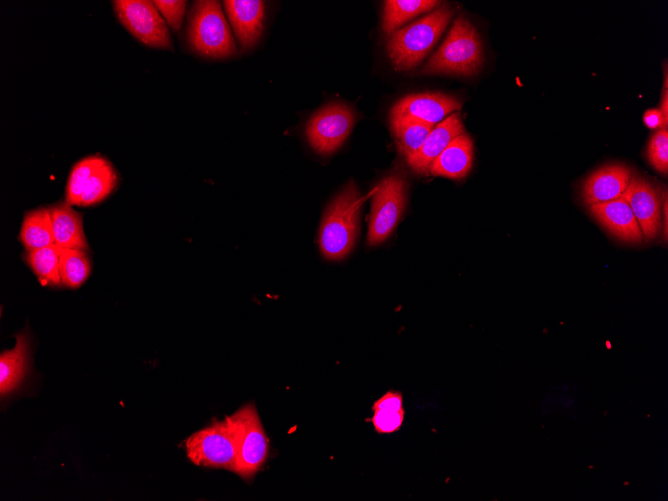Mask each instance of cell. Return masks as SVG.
<instances>
[{"mask_svg": "<svg viewBox=\"0 0 668 501\" xmlns=\"http://www.w3.org/2000/svg\"><path fill=\"white\" fill-rule=\"evenodd\" d=\"M62 248L58 245L26 250L25 261L37 276L41 284L46 286H61L60 256Z\"/></svg>", "mask_w": 668, "mask_h": 501, "instance_id": "obj_22", "label": "cell"}, {"mask_svg": "<svg viewBox=\"0 0 668 501\" xmlns=\"http://www.w3.org/2000/svg\"><path fill=\"white\" fill-rule=\"evenodd\" d=\"M157 10L167 22V24L175 31H179L186 10V1H169V0H157L153 1Z\"/></svg>", "mask_w": 668, "mask_h": 501, "instance_id": "obj_27", "label": "cell"}, {"mask_svg": "<svg viewBox=\"0 0 668 501\" xmlns=\"http://www.w3.org/2000/svg\"><path fill=\"white\" fill-rule=\"evenodd\" d=\"M628 202L643 234L650 241L657 237L662 225V193L645 178L632 175L622 195Z\"/></svg>", "mask_w": 668, "mask_h": 501, "instance_id": "obj_11", "label": "cell"}, {"mask_svg": "<svg viewBox=\"0 0 668 501\" xmlns=\"http://www.w3.org/2000/svg\"><path fill=\"white\" fill-rule=\"evenodd\" d=\"M661 112L668 119V94H667V76L665 75V89L663 91V98L661 99L660 108Z\"/></svg>", "mask_w": 668, "mask_h": 501, "instance_id": "obj_30", "label": "cell"}, {"mask_svg": "<svg viewBox=\"0 0 668 501\" xmlns=\"http://www.w3.org/2000/svg\"><path fill=\"white\" fill-rule=\"evenodd\" d=\"M403 408V393L397 389L387 390L372 405V411L377 409L400 410Z\"/></svg>", "mask_w": 668, "mask_h": 501, "instance_id": "obj_28", "label": "cell"}, {"mask_svg": "<svg viewBox=\"0 0 668 501\" xmlns=\"http://www.w3.org/2000/svg\"><path fill=\"white\" fill-rule=\"evenodd\" d=\"M434 0H388L384 2L382 30L391 34L406 21L436 8Z\"/></svg>", "mask_w": 668, "mask_h": 501, "instance_id": "obj_23", "label": "cell"}, {"mask_svg": "<svg viewBox=\"0 0 668 501\" xmlns=\"http://www.w3.org/2000/svg\"><path fill=\"white\" fill-rule=\"evenodd\" d=\"M115 14L120 23L143 44L172 50V40L165 20L153 1H113Z\"/></svg>", "mask_w": 668, "mask_h": 501, "instance_id": "obj_9", "label": "cell"}, {"mask_svg": "<svg viewBox=\"0 0 668 501\" xmlns=\"http://www.w3.org/2000/svg\"><path fill=\"white\" fill-rule=\"evenodd\" d=\"M19 238L26 250L40 249L54 244L49 208L39 207L28 211L23 218Z\"/></svg>", "mask_w": 668, "mask_h": 501, "instance_id": "obj_20", "label": "cell"}, {"mask_svg": "<svg viewBox=\"0 0 668 501\" xmlns=\"http://www.w3.org/2000/svg\"><path fill=\"white\" fill-rule=\"evenodd\" d=\"M472 163L473 143L467 133H462L434 159L429 171L435 176L461 179L469 173Z\"/></svg>", "mask_w": 668, "mask_h": 501, "instance_id": "obj_17", "label": "cell"}, {"mask_svg": "<svg viewBox=\"0 0 668 501\" xmlns=\"http://www.w3.org/2000/svg\"><path fill=\"white\" fill-rule=\"evenodd\" d=\"M454 14L449 5H442L428 15L389 34L388 56L398 71L417 67L438 41Z\"/></svg>", "mask_w": 668, "mask_h": 501, "instance_id": "obj_2", "label": "cell"}, {"mask_svg": "<svg viewBox=\"0 0 668 501\" xmlns=\"http://www.w3.org/2000/svg\"><path fill=\"white\" fill-rule=\"evenodd\" d=\"M356 121L351 107L331 102L315 112L306 124L305 134L314 151L329 155L349 136Z\"/></svg>", "mask_w": 668, "mask_h": 501, "instance_id": "obj_10", "label": "cell"}, {"mask_svg": "<svg viewBox=\"0 0 668 501\" xmlns=\"http://www.w3.org/2000/svg\"><path fill=\"white\" fill-rule=\"evenodd\" d=\"M233 434L236 471L244 480H250L265 463L269 441L254 404L242 406L226 417Z\"/></svg>", "mask_w": 668, "mask_h": 501, "instance_id": "obj_5", "label": "cell"}, {"mask_svg": "<svg viewBox=\"0 0 668 501\" xmlns=\"http://www.w3.org/2000/svg\"><path fill=\"white\" fill-rule=\"evenodd\" d=\"M185 449L190 461L197 466L236 471L234 439L227 418L215 420L190 435Z\"/></svg>", "mask_w": 668, "mask_h": 501, "instance_id": "obj_8", "label": "cell"}, {"mask_svg": "<svg viewBox=\"0 0 668 501\" xmlns=\"http://www.w3.org/2000/svg\"><path fill=\"white\" fill-rule=\"evenodd\" d=\"M647 155L653 168L666 175L668 171V132L666 128L659 129L651 137Z\"/></svg>", "mask_w": 668, "mask_h": 501, "instance_id": "obj_25", "label": "cell"}, {"mask_svg": "<svg viewBox=\"0 0 668 501\" xmlns=\"http://www.w3.org/2000/svg\"><path fill=\"white\" fill-rule=\"evenodd\" d=\"M91 272L90 257L85 250L64 249L60 256V276L63 286L76 289L80 287Z\"/></svg>", "mask_w": 668, "mask_h": 501, "instance_id": "obj_24", "label": "cell"}, {"mask_svg": "<svg viewBox=\"0 0 668 501\" xmlns=\"http://www.w3.org/2000/svg\"><path fill=\"white\" fill-rule=\"evenodd\" d=\"M390 127L398 150L406 158L420 149L434 128L431 124L411 117H390Z\"/></svg>", "mask_w": 668, "mask_h": 501, "instance_id": "obj_21", "label": "cell"}, {"mask_svg": "<svg viewBox=\"0 0 668 501\" xmlns=\"http://www.w3.org/2000/svg\"><path fill=\"white\" fill-rule=\"evenodd\" d=\"M54 242L64 249L88 250V242L83 230L82 215L71 205L59 202L49 207Z\"/></svg>", "mask_w": 668, "mask_h": 501, "instance_id": "obj_18", "label": "cell"}, {"mask_svg": "<svg viewBox=\"0 0 668 501\" xmlns=\"http://www.w3.org/2000/svg\"><path fill=\"white\" fill-rule=\"evenodd\" d=\"M112 164L103 156L91 155L78 161L70 171L65 202L87 207L106 199L117 185Z\"/></svg>", "mask_w": 668, "mask_h": 501, "instance_id": "obj_6", "label": "cell"}, {"mask_svg": "<svg viewBox=\"0 0 668 501\" xmlns=\"http://www.w3.org/2000/svg\"><path fill=\"white\" fill-rule=\"evenodd\" d=\"M632 175L631 169L624 164H609L597 169L582 185L584 204L591 206L621 197Z\"/></svg>", "mask_w": 668, "mask_h": 501, "instance_id": "obj_14", "label": "cell"}, {"mask_svg": "<svg viewBox=\"0 0 668 501\" xmlns=\"http://www.w3.org/2000/svg\"><path fill=\"white\" fill-rule=\"evenodd\" d=\"M461 106L458 99L443 93L409 94L392 106L390 117H411L434 126Z\"/></svg>", "mask_w": 668, "mask_h": 501, "instance_id": "obj_12", "label": "cell"}, {"mask_svg": "<svg viewBox=\"0 0 668 501\" xmlns=\"http://www.w3.org/2000/svg\"><path fill=\"white\" fill-rule=\"evenodd\" d=\"M407 181L400 172L383 178L372 194L371 214L367 235L368 245H377L395 229L406 203Z\"/></svg>", "mask_w": 668, "mask_h": 501, "instance_id": "obj_7", "label": "cell"}, {"mask_svg": "<svg viewBox=\"0 0 668 501\" xmlns=\"http://www.w3.org/2000/svg\"><path fill=\"white\" fill-rule=\"evenodd\" d=\"M16 343L12 349L0 355V394L4 397L19 387L24 379L29 364L30 341L26 332L15 335Z\"/></svg>", "mask_w": 668, "mask_h": 501, "instance_id": "obj_19", "label": "cell"}, {"mask_svg": "<svg viewBox=\"0 0 668 501\" xmlns=\"http://www.w3.org/2000/svg\"><path fill=\"white\" fill-rule=\"evenodd\" d=\"M484 60L482 41L475 27L458 16L439 49L420 69L423 75L450 74L473 76Z\"/></svg>", "mask_w": 668, "mask_h": 501, "instance_id": "obj_3", "label": "cell"}, {"mask_svg": "<svg viewBox=\"0 0 668 501\" xmlns=\"http://www.w3.org/2000/svg\"><path fill=\"white\" fill-rule=\"evenodd\" d=\"M225 12L243 50L252 49L260 40L265 20V4L258 0H228Z\"/></svg>", "mask_w": 668, "mask_h": 501, "instance_id": "obj_13", "label": "cell"}, {"mask_svg": "<svg viewBox=\"0 0 668 501\" xmlns=\"http://www.w3.org/2000/svg\"><path fill=\"white\" fill-rule=\"evenodd\" d=\"M464 131L460 114L452 113L431 130L420 149L406 158L408 165L416 173H427L434 159Z\"/></svg>", "mask_w": 668, "mask_h": 501, "instance_id": "obj_16", "label": "cell"}, {"mask_svg": "<svg viewBox=\"0 0 668 501\" xmlns=\"http://www.w3.org/2000/svg\"><path fill=\"white\" fill-rule=\"evenodd\" d=\"M405 408L400 410L377 409L368 419L378 434H392L398 432L404 422Z\"/></svg>", "mask_w": 668, "mask_h": 501, "instance_id": "obj_26", "label": "cell"}, {"mask_svg": "<svg viewBox=\"0 0 668 501\" xmlns=\"http://www.w3.org/2000/svg\"><path fill=\"white\" fill-rule=\"evenodd\" d=\"M187 41L198 55L210 59L233 56L235 40L218 1H196L188 19Z\"/></svg>", "mask_w": 668, "mask_h": 501, "instance_id": "obj_4", "label": "cell"}, {"mask_svg": "<svg viewBox=\"0 0 668 501\" xmlns=\"http://www.w3.org/2000/svg\"><path fill=\"white\" fill-rule=\"evenodd\" d=\"M643 121L650 129H662L667 127L668 119L665 118L660 109H649L644 113Z\"/></svg>", "mask_w": 668, "mask_h": 501, "instance_id": "obj_29", "label": "cell"}, {"mask_svg": "<svg viewBox=\"0 0 668 501\" xmlns=\"http://www.w3.org/2000/svg\"><path fill=\"white\" fill-rule=\"evenodd\" d=\"M364 199L350 181L328 205L319 231V246L326 259H342L352 250Z\"/></svg>", "mask_w": 668, "mask_h": 501, "instance_id": "obj_1", "label": "cell"}, {"mask_svg": "<svg viewBox=\"0 0 668 501\" xmlns=\"http://www.w3.org/2000/svg\"><path fill=\"white\" fill-rule=\"evenodd\" d=\"M592 216L612 235L628 243H641L640 226L623 196L589 206Z\"/></svg>", "mask_w": 668, "mask_h": 501, "instance_id": "obj_15", "label": "cell"}]
</instances>
